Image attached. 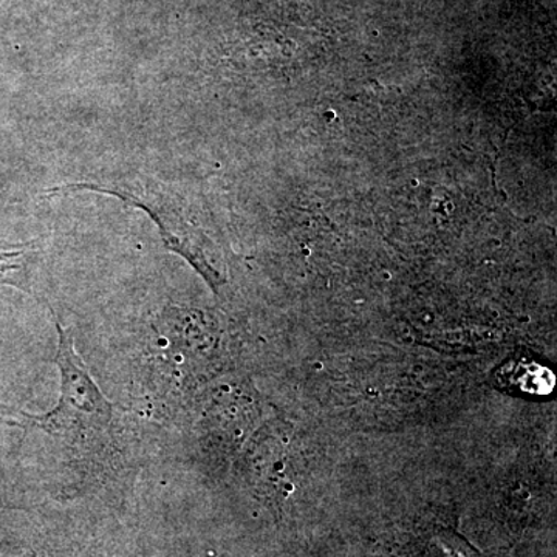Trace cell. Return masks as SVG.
Instances as JSON below:
<instances>
[{
	"label": "cell",
	"mask_w": 557,
	"mask_h": 557,
	"mask_svg": "<svg viewBox=\"0 0 557 557\" xmlns=\"http://www.w3.org/2000/svg\"><path fill=\"white\" fill-rule=\"evenodd\" d=\"M60 346L57 364L61 373V395L57 408L39 417H27L44 431L78 438L79 435L100 434L112 421V406L102 397L100 388L89 375L70 338L67 330L58 324Z\"/></svg>",
	"instance_id": "obj_1"
},
{
	"label": "cell",
	"mask_w": 557,
	"mask_h": 557,
	"mask_svg": "<svg viewBox=\"0 0 557 557\" xmlns=\"http://www.w3.org/2000/svg\"><path fill=\"white\" fill-rule=\"evenodd\" d=\"M78 189L100 190V193L119 197L126 203L134 205V207L148 212L153 222L159 225L166 247L193 263L194 269L203 274L211 287H218L219 274L205 258L201 240L197 236L199 233L190 223H186L185 215L182 214L180 200L170 189L163 188L153 180L138 177L135 180H119V182L106 183V185H101V183H79V185L60 186V188L53 189V193Z\"/></svg>",
	"instance_id": "obj_2"
},
{
	"label": "cell",
	"mask_w": 557,
	"mask_h": 557,
	"mask_svg": "<svg viewBox=\"0 0 557 557\" xmlns=\"http://www.w3.org/2000/svg\"><path fill=\"white\" fill-rule=\"evenodd\" d=\"M497 381L511 394L547 397L555 388V375L533 359H515L498 370Z\"/></svg>",
	"instance_id": "obj_3"
},
{
	"label": "cell",
	"mask_w": 557,
	"mask_h": 557,
	"mask_svg": "<svg viewBox=\"0 0 557 557\" xmlns=\"http://www.w3.org/2000/svg\"><path fill=\"white\" fill-rule=\"evenodd\" d=\"M27 247L0 249V285L27 288Z\"/></svg>",
	"instance_id": "obj_4"
}]
</instances>
